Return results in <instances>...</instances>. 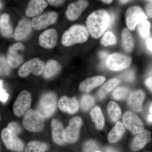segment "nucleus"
I'll return each mask as SVG.
<instances>
[{
  "mask_svg": "<svg viewBox=\"0 0 152 152\" xmlns=\"http://www.w3.org/2000/svg\"><path fill=\"white\" fill-rule=\"evenodd\" d=\"M111 16L107 11L98 10L87 18L86 24L89 33L95 39L100 37L110 26Z\"/></svg>",
  "mask_w": 152,
  "mask_h": 152,
  "instance_id": "1",
  "label": "nucleus"
},
{
  "mask_svg": "<svg viewBox=\"0 0 152 152\" xmlns=\"http://www.w3.org/2000/svg\"><path fill=\"white\" fill-rule=\"evenodd\" d=\"M88 37L89 32L87 28L83 25H75L63 34L61 42L65 46H71L76 44L85 42Z\"/></svg>",
  "mask_w": 152,
  "mask_h": 152,
  "instance_id": "2",
  "label": "nucleus"
},
{
  "mask_svg": "<svg viewBox=\"0 0 152 152\" xmlns=\"http://www.w3.org/2000/svg\"><path fill=\"white\" fill-rule=\"evenodd\" d=\"M45 118L37 110H29L24 115L23 126L30 132H39L43 130Z\"/></svg>",
  "mask_w": 152,
  "mask_h": 152,
  "instance_id": "3",
  "label": "nucleus"
},
{
  "mask_svg": "<svg viewBox=\"0 0 152 152\" xmlns=\"http://www.w3.org/2000/svg\"><path fill=\"white\" fill-rule=\"evenodd\" d=\"M57 101L56 95L47 93L41 97L38 105L37 110L45 118L53 115L57 109Z\"/></svg>",
  "mask_w": 152,
  "mask_h": 152,
  "instance_id": "4",
  "label": "nucleus"
},
{
  "mask_svg": "<svg viewBox=\"0 0 152 152\" xmlns=\"http://www.w3.org/2000/svg\"><path fill=\"white\" fill-rule=\"evenodd\" d=\"M18 134L5 128L1 133L3 142L8 150L13 151L22 152L24 149V144L18 137Z\"/></svg>",
  "mask_w": 152,
  "mask_h": 152,
  "instance_id": "5",
  "label": "nucleus"
},
{
  "mask_svg": "<svg viewBox=\"0 0 152 152\" xmlns=\"http://www.w3.org/2000/svg\"><path fill=\"white\" fill-rule=\"evenodd\" d=\"M82 125L83 121L80 117H75L70 120L69 126L63 132V139L65 142L72 144L77 141Z\"/></svg>",
  "mask_w": 152,
  "mask_h": 152,
  "instance_id": "6",
  "label": "nucleus"
},
{
  "mask_svg": "<svg viewBox=\"0 0 152 152\" xmlns=\"http://www.w3.org/2000/svg\"><path fill=\"white\" fill-rule=\"evenodd\" d=\"M31 102V96L28 91H23L20 93L13 107V111L15 115L18 117L24 115L28 110Z\"/></svg>",
  "mask_w": 152,
  "mask_h": 152,
  "instance_id": "7",
  "label": "nucleus"
},
{
  "mask_svg": "<svg viewBox=\"0 0 152 152\" xmlns=\"http://www.w3.org/2000/svg\"><path fill=\"white\" fill-rule=\"evenodd\" d=\"M45 64L43 61L38 58L30 60L21 66L18 71L19 75L23 77L32 73L36 76L40 75L43 72Z\"/></svg>",
  "mask_w": 152,
  "mask_h": 152,
  "instance_id": "8",
  "label": "nucleus"
},
{
  "mask_svg": "<svg viewBox=\"0 0 152 152\" xmlns=\"http://www.w3.org/2000/svg\"><path fill=\"white\" fill-rule=\"evenodd\" d=\"M147 19V16L143 11L138 6L130 7L126 12L127 26L131 31H134L141 22Z\"/></svg>",
  "mask_w": 152,
  "mask_h": 152,
  "instance_id": "9",
  "label": "nucleus"
},
{
  "mask_svg": "<svg viewBox=\"0 0 152 152\" xmlns=\"http://www.w3.org/2000/svg\"><path fill=\"white\" fill-rule=\"evenodd\" d=\"M132 62L131 58L128 56L113 53L108 56L106 60V66L111 70H121L129 66Z\"/></svg>",
  "mask_w": 152,
  "mask_h": 152,
  "instance_id": "10",
  "label": "nucleus"
},
{
  "mask_svg": "<svg viewBox=\"0 0 152 152\" xmlns=\"http://www.w3.org/2000/svg\"><path fill=\"white\" fill-rule=\"evenodd\" d=\"M24 50L23 45L20 43L13 44L9 47L7 54V60L11 68H18L24 61L22 53Z\"/></svg>",
  "mask_w": 152,
  "mask_h": 152,
  "instance_id": "11",
  "label": "nucleus"
},
{
  "mask_svg": "<svg viewBox=\"0 0 152 152\" xmlns=\"http://www.w3.org/2000/svg\"><path fill=\"white\" fill-rule=\"evenodd\" d=\"M58 14L54 12L45 13L34 17L32 20L33 28L35 30H40L54 24L57 21Z\"/></svg>",
  "mask_w": 152,
  "mask_h": 152,
  "instance_id": "12",
  "label": "nucleus"
},
{
  "mask_svg": "<svg viewBox=\"0 0 152 152\" xmlns=\"http://www.w3.org/2000/svg\"><path fill=\"white\" fill-rule=\"evenodd\" d=\"M123 122L125 127L133 134H139L144 131V125L142 121L131 112L125 113L123 116Z\"/></svg>",
  "mask_w": 152,
  "mask_h": 152,
  "instance_id": "13",
  "label": "nucleus"
},
{
  "mask_svg": "<svg viewBox=\"0 0 152 152\" xmlns=\"http://www.w3.org/2000/svg\"><path fill=\"white\" fill-rule=\"evenodd\" d=\"M88 6V2L86 0H78L71 3L68 6L67 10L66 11V17L70 20H77Z\"/></svg>",
  "mask_w": 152,
  "mask_h": 152,
  "instance_id": "14",
  "label": "nucleus"
},
{
  "mask_svg": "<svg viewBox=\"0 0 152 152\" xmlns=\"http://www.w3.org/2000/svg\"><path fill=\"white\" fill-rule=\"evenodd\" d=\"M33 26L28 19L23 18L19 21L14 32V37L17 41H21L28 37L31 32Z\"/></svg>",
  "mask_w": 152,
  "mask_h": 152,
  "instance_id": "15",
  "label": "nucleus"
},
{
  "mask_svg": "<svg viewBox=\"0 0 152 152\" xmlns=\"http://www.w3.org/2000/svg\"><path fill=\"white\" fill-rule=\"evenodd\" d=\"M58 105L62 112L70 114L76 113L79 110V102L75 97L70 98L63 96L59 100Z\"/></svg>",
  "mask_w": 152,
  "mask_h": 152,
  "instance_id": "16",
  "label": "nucleus"
},
{
  "mask_svg": "<svg viewBox=\"0 0 152 152\" xmlns=\"http://www.w3.org/2000/svg\"><path fill=\"white\" fill-rule=\"evenodd\" d=\"M58 34L54 29H49L44 31L39 37L40 45L43 48L51 49L56 45Z\"/></svg>",
  "mask_w": 152,
  "mask_h": 152,
  "instance_id": "17",
  "label": "nucleus"
},
{
  "mask_svg": "<svg viewBox=\"0 0 152 152\" xmlns=\"http://www.w3.org/2000/svg\"><path fill=\"white\" fill-rule=\"evenodd\" d=\"M48 5V3L45 0H31L26 10V15L29 18L39 15Z\"/></svg>",
  "mask_w": 152,
  "mask_h": 152,
  "instance_id": "18",
  "label": "nucleus"
},
{
  "mask_svg": "<svg viewBox=\"0 0 152 152\" xmlns=\"http://www.w3.org/2000/svg\"><path fill=\"white\" fill-rule=\"evenodd\" d=\"M151 140V132L148 130H145L142 132L139 133L133 140L131 144V149L134 151L141 149Z\"/></svg>",
  "mask_w": 152,
  "mask_h": 152,
  "instance_id": "19",
  "label": "nucleus"
},
{
  "mask_svg": "<svg viewBox=\"0 0 152 152\" xmlns=\"http://www.w3.org/2000/svg\"><path fill=\"white\" fill-rule=\"evenodd\" d=\"M145 94L142 91L137 90L131 93L128 98V105L136 112L141 111Z\"/></svg>",
  "mask_w": 152,
  "mask_h": 152,
  "instance_id": "20",
  "label": "nucleus"
},
{
  "mask_svg": "<svg viewBox=\"0 0 152 152\" xmlns=\"http://www.w3.org/2000/svg\"><path fill=\"white\" fill-rule=\"evenodd\" d=\"M51 126L54 141L58 145H64L65 142L63 139L64 129L62 124L58 120L54 119L52 121Z\"/></svg>",
  "mask_w": 152,
  "mask_h": 152,
  "instance_id": "21",
  "label": "nucleus"
},
{
  "mask_svg": "<svg viewBox=\"0 0 152 152\" xmlns=\"http://www.w3.org/2000/svg\"><path fill=\"white\" fill-rule=\"evenodd\" d=\"M105 80V77L103 76H96L89 78L81 83L79 88L82 91L89 92L95 87L102 84Z\"/></svg>",
  "mask_w": 152,
  "mask_h": 152,
  "instance_id": "22",
  "label": "nucleus"
},
{
  "mask_svg": "<svg viewBox=\"0 0 152 152\" xmlns=\"http://www.w3.org/2000/svg\"><path fill=\"white\" fill-rule=\"evenodd\" d=\"M0 31L3 37L11 38L14 37L13 28L10 23V16L8 14L4 13L0 18Z\"/></svg>",
  "mask_w": 152,
  "mask_h": 152,
  "instance_id": "23",
  "label": "nucleus"
},
{
  "mask_svg": "<svg viewBox=\"0 0 152 152\" xmlns=\"http://www.w3.org/2000/svg\"><path fill=\"white\" fill-rule=\"evenodd\" d=\"M59 63L54 60H49L45 64L43 76L46 79H50L56 75L61 71Z\"/></svg>",
  "mask_w": 152,
  "mask_h": 152,
  "instance_id": "24",
  "label": "nucleus"
},
{
  "mask_svg": "<svg viewBox=\"0 0 152 152\" xmlns=\"http://www.w3.org/2000/svg\"><path fill=\"white\" fill-rule=\"evenodd\" d=\"M125 132L124 125L121 122H117L109 133L108 140L110 143H113L118 141Z\"/></svg>",
  "mask_w": 152,
  "mask_h": 152,
  "instance_id": "25",
  "label": "nucleus"
},
{
  "mask_svg": "<svg viewBox=\"0 0 152 152\" xmlns=\"http://www.w3.org/2000/svg\"><path fill=\"white\" fill-rule=\"evenodd\" d=\"M120 80L117 78H113L109 80L102 86L98 93V97L100 99H104L107 95L111 91L120 83Z\"/></svg>",
  "mask_w": 152,
  "mask_h": 152,
  "instance_id": "26",
  "label": "nucleus"
},
{
  "mask_svg": "<svg viewBox=\"0 0 152 152\" xmlns=\"http://www.w3.org/2000/svg\"><path fill=\"white\" fill-rule=\"evenodd\" d=\"M90 115L93 121L96 124L97 129L99 130L102 129L104 125L105 121L100 108L96 106L91 110Z\"/></svg>",
  "mask_w": 152,
  "mask_h": 152,
  "instance_id": "27",
  "label": "nucleus"
},
{
  "mask_svg": "<svg viewBox=\"0 0 152 152\" xmlns=\"http://www.w3.org/2000/svg\"><path fill=\"white\" fill-rule=\"evenodd\" d=\"M47 144L42 142L33 141L28 143L25 148V152H45L48 150Z\"/></svg>",
  "mask_w": 152,
  "mask_h": 152,
  "instance_id": "28",
  "label": "nucleus"
},
{
  "mask_svg": "<svg viewBox=\"0 0 152 152\" xmlns=\"http://www.w3.org/2000/svg\"><path fill=\"white\" fill-rule=\"evenodd\" d=\"M122 38L123 48L126 52L130 53L132 51L134 47V42L132 36L127 29L123 30Z\"/></svg>",
  "mask_w": 152,
  "mask_h": 152,
  "instance_id": "29",
  "label": "nucleus"
},
{
  "mask_svg": "<svg viewBox=\"0 0 152 152\" xmlns=\"http://www.w3.org/2000/svg\"><path fill=\"white\" fill-rule=\"evenodd\" d=\"M107 109L111 120L114 122H117L121 115L119 106L115 102H110L108 104Z\"/></svg>",
  "mask_w": 152,
  "mask_h": 152,
  "instance_id": "30",
  "label": "nucleus"
},
{
  "mask_svg": "<svg viewBox=\"0 0 152 152\" xmlns=\"http://www.w3.org/2000/svg\"><path fill=\"white\" fill-rule=\"evenodd\" d=\"M94 104V98L91 95H84L80 100L81 108L85 111L88 110L91 108Z\"/></svg>",
  "mask_w": 152,
  "mask_h": 152,
  "instance_id": "31",
  "label": "nucleus"
},
{
  "mask_svg": "<svg viewBox=\"0 0 152 152\" xmlns=\"http://www.w3.org/2000/svg\"><path fill=\"white\" fill-rule=\"evenodd\" d=\"M138 30L140 36L142 38H146L150 34V23L146 20H143L139 24Z\"/></svg>",
  "mask_w": 152,
  "mask_h": 152,
  "instance_id": "32",
  "label": "nucleus"
},
{
  "mask_svg": "<svg viewBox=\"0 0 152 152\" xmlns=\"http://www.w3.org/2000/svg\"><path fill=\"white\" fill-rule=\"evenodd\" d=\"M11 71L7 59L4 56L0 55V76H9Z\"/></svg>",
  "mask_w": 152,
  "mask_h": 152,
  "instance_id": "33",
  "label": "nucleus"
},
{
  "mask_svg": "<svg viewBox=\"0 0 152 152\" xmlns=\"http://www.w3.org/2000/svg\"><path fill=\"white\" fill-rule=\"evenodd\" d=\"M116 42L115 37L111 31H107L105 33L101 41V44L104 46L113 45Z\"/></svg>",
  "mask_w": 152,
  "mask_h": 152,
  "instance_id": "34",
  "label": "nucleus"
},
{
  "mask_svg": "<svg viewBox=\"0 0 152 152\" xmlns=\"http://www.w3.org/2000/svg\"><path fill=\"white\" fill-rule=\"evenodd\" d=\"M129 90L125 87H119L115 89L113 93V96L116 100H125L127 98Z\"/></svg>",
  "mask_w": 152,
  "mask_h": 152,
  "instance_id": "35",
  "label": "nucleus"
},
{
  "mask_svg": "<svg viewBox=\"0 0 152 152\" xmlns=\"http://www.w3.org/2000/svg\"><path fill=\"white\" fill-rule=\"evenodd\" d=\"M97 150L98 145L94 141H88L83 146V152H95Z\"/></svg>",
  "mask_w": 152,
  "mask_h": 152,
  "instance_id": "36",
  "label": "nucleus"
},
{
  "mask_svg": "<svg viewBox=\"0 0 152 152\" xmlns=\"http://www.w3.org/2000/svg\"><path fill=\"white\" fill-rule=\"evenodd\" d=\"M120 77L123 80L125 81L129 82L133 81L135 79L134 72L132 70L126 71L121 75Z\"/></svg>",
  "mask_w": 152,
  "mask_h": 152,
  "instance_id": "37",
  "label": "nucleus"
},
{
  "mask_svg": "<svg viewBox=\"0 0 152 152\" xmlns=\"http://www.w3.org/2000/svg\"><path fill=\"white\" fill-rule=\"evenodd\" d=\"M9 94L6 92L3 87V81L0 80V102L6 103L8 100Z\"/></svg>",
  "mask_w": 152,
  "mask_h": 152,
  "instance_id": "38",
  "label": "nucleus"
},
{
  "mask_svg": "<svg viewBox=\"0 0 152 152\" xmlns=\"http://www.w3.org/2000/svg\"><path fill=\"white\" fill-rule=\"evenodd\" d=\"M7 128L10 130L17 133L18 134H20L22 132V128L16 122H11L8 124Z\"/></svg>",
  "mask_w": 152,
  "mask_h": 152,
  "instance_id": "39",
  "label": "nucleus"
},
{
  "mask_svg": "<svg viewBox=\"0 0 152 152\" xmlns=\"http://www.w3.org/2000/svg\"><path fill=\"white\" fill-rule=\"evenodd\" d=\"M65 0H47V2L52 6L60 5L64 2Z\"/></svg>",
  "mask_w": 152,
  "mask_h": 152,
  "instance_id": "40",
  "label": "nucleus"
},
{
  "mask_svg": "<svg viewBox=\"0 0 152 152\" xmlns=\"http://www.w3.org/2000/svg\"><path fill=\"white\" fill-rule=\"evenodd\" d=\"M146 12L150 18H152V3H149L145 6Z\"/></svg>",
  "mask_w": 152,
  "mask_h": 152,
  "instance_id": "41",
  "label": "nucleus"
},
{
  "mask_svg": "<svg viewBox=\"0 0 152 152\" xmlns=\"http://www.w3.org/2000/svg\"><path fill=\"white\" fill-rule=\"evenodd\" d=\"M146 86L152 92V76H150L146 79L145 81Z\"/></svg>",
  "mask_w": 152,
  "mask_h": 152,
  "instance_id": "42",
  "label": "nucleus"
},
{
  "mask_svg": "<svg viewBox=\"0 0 152 152\" xmlns=\"http://www.w3.org/2000/svg\"><path fill=\"white\" fill-rule=\"evenodd\" d=\"M146 45L147 48L150 50V51L152 52V38H149L147 40L146 42Z\"/></svg>",
  "mask_w": 152,
  "mask_h": 152,
  "instance_id": "43",
  "label": "nucleus"
},
{
  "mask_svg": "<svg viewBox=\"0 0 152 152\" xmlns=\"http://www.w3.org/2000/svg\"><path fill=\"white\" fill-rule=\"evenodd\" d=\"M99 56L102 59L104 60L107 58L108 53L105 51H101L99 53Z\"/></svg>",
  "mask_w": 152,
  "mask_h": 152,
  "instance_id": "44",
  "label": "nucleus"
},
{
  "mask_svg": "<svg viewBox=\"0 0 152 152\" xmlns=\"http://www.w3.org/2000/svg\"><path fill=\"white\" fill-rule=\"evenodd\" d=\"M149 113L150 114L148 117V122L152 123V103L150 107Z\"/></svg>",
  "mask_w": 152,
  "mask_h": 152,
  "instance_id": "45",
  "label": "nucleus"
},
{
  "mask_svg": "<svg viewBox=\"0 0 152 152\" xmlns=\"http://www.w3.org/2000/svg\"><path fill=\"white\" fill-rule=\"evenodd\" d=\"M105 152H118L115 149L113 148H110V147H108L106 148Z\"/></svg>",
  "mask_w": 152,
  "mask_h": 152,
  "instance_id": "46",
  "label": "nucleus"
},
{
  "mask_svg": "<svg viewBox=\"0 0 152 152\" xmlns=\"http://www.w3.org/2000/svg\"><path fill=\"white\" fill-rule=\"evenodd\" d=\"M103 2L107 4H110L113 2V0H101Z\"/></svg>",
  "mask_w": 152,
  "mask_h": 152,
  "instance_id": "47",
  "label": "nucleus"
},
{
  "mask_svg": "<svg viewBox=\"0 0 152 152\" xmlns=\"http://www.w3.org/2000/svg\"><path fill=\"white\" fill-rule=\"evenodd\" d=\"M119 1L120 2L121 4H126L130 1L131 0H119Z\"/></svg>",
  "mask_w": 152,
  "mask_h": 152,
  "instance_id": "48",
  "label": "nucleus"
},
{
  "mask_svg": "<svg viewBox=\"0 0 152 152\" xmlns=\"http://www.w3.org/2000/svg\"><path fill=\"white\" fill-rule=\"evenodd\" d=\"M148 75H149L152 76V68L150 70L149 72H148Z\"/></svg>",
  "mask_w": 152,
  "mask_h": 152,
  "instance_id": "49",
  "label": "nucleus"
},
{
  "mask_svg": "<svg viewBox=\"0 0 152 152\" xmlns=\"http://www.w3.org/2000/svg\"><path fill=\"white\" fill-rule=\"evenodd\" d=\"M2 7V4L1 2L0 1V9Z\"/></svg>",
  "mask_w": 152,
  "mask_h": 152,
  "instance_id": "50",
  "label": "nucleus"
},
{
  "mask_svg": "<svg viewBox=\"0 0 152 152\" xmlns=\"http://www.w3.org/2000/svg\"><path fill=\"white\" fill-rule=\"evenodd\" d=\"M146 1L149 2L150 3H152V0H146Z\"/></svg>",
  "mask_w": 152,
  "mask_h": 152,
  "instance_id": "51",
  "label": "nucleus"
},
{
  "mask_svg": "<svg viewBox=\"0 0 152 152\" xmlns=\"http://www.w3.org/2000/svg\"><path fill=\"white\" fill-rule=\"evenodd\" d=\"M1 151V143H0V152Z\"/></svg>",
  "mask_w": 152,
  "mask_h": 152,
  "instance_id": "52",
  "label": "nucleus"
},
{
  "mask_svg": "<svg viewBox=\"0 0 152 152\" xmlns=\"http://www.w3.org/2000/svg\"><path fill=\"white\" fill-rule=\"evenodd\" d=\"M95 152H101L100 151H96Z\"/></svg>",
  "mask_w": 152,
  "mask_h": 152,
  "instance_id": "53",
  "label": "nucleus"
},
{
  "mask_svg": "<svg viewBox=\"0 0 152 152\" xmlns=\"http://www.w3.org/2000/svg\"><path fill=\"white\" fill-rule=\"evenodd\" d=\"M0 120H1V115H0Z\"/></svg>",
  "mask_w": 152,
  "mask_h": 152,
  "instance_id": "54",
  "label": "nucleus"
},
{
  "mask_svg": "<svg viewBox=\"0 0 152 152\" xmlns=\"http://www.w3.org/2000/svg\"></svg>",
  "mask_w": 152,
  "mask_h": 152,
  "instance_id": "55",
  "label": "nucleus"
}]
</instances>
